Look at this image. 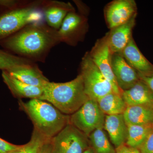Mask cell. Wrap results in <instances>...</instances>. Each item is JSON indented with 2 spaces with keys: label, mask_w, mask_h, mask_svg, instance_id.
<instances>
[{
  "label": "cell",
  "mask_w": 153,
  "mask_h": 153,
  "mask_svg": "<svg viewBox=\"0 0 153 153\" xmlns=\"http://www.w3.org/2000/svg\"><path fill=\"white\" fill-rule=\"evenodd\" d=\"M139 150L141 153H153V123L146 139Z\"/></svg>",
  "instance_id": "d4e9b609"
},
{
  "label": "cell",
  "mask_w": 153,
  "mask_h": 153,
  "mask_svg": "<svg viewBox=\"0 0 153 153\" xmlns=\"http://www.w3.org/2000/svg\"><path fill=\"white\" fill-rule=\"evenodd\" d=\"M19 104L32 121L34 128L47 139H52L69 124L70 115L45 100L34 99L24 102L20 100Z\"/></svg>",
  "instance_id": "7a4b0ae2"
},
{
  "label": "cell",
  "mask_w": 153,
  "mask_h": 153,
  "mask_svg": "<svg viewBox=\"0 0 153 153\" xmlns=\"http://www.w3.org/2000/svg\"><path fill=\"white\" fill-rule=\"evenodd\" d=\"M97 101L105 115L123 114L127 107L122 94L114 91L104 95Z\"/></svg>",
  "instance_id": "ffe728a7"
},
{
  "label": "cell",
  "mask_w": 153,
  "mask_h": 153,
  "mask_svg": "<svg viewBox=\"0 0 153 153\" xmlns=\"http://www.w3.org/2000/svg\"><path fill=\"white\" fill-rule=\"evenodd\" d=\"M115 148L126 143L128 135V126L123 114L105 115L104 128Z\"/></svg>",
  "instance_id": "2e32d148"
},
{
  "label": "cell",
  "mask_w": 153,
  "mask_h": 153,
  "mask_svg": "<svg viewBox=\"0 0 153 153\" xmlns=\"http://www.w3.org/2000/svg\"><path fill=\"white\" fill-rule=\"evenodd\" d=\"M104 12L106 25L111 30L137 16L136 3L134 0H114L106 5Z\"/></svg>",
  "instance_id": "30bf717a"
},
{
  "label": "cell",
  "mask_w": 153,
  "mask_h": 153,
  "mask_svg": "<svg viewBox=\"0 0 153 153\" xmlns=\"http://www.w3.org/2000/svg\"><path fill=\"white\" fill-rule=\"evenodd\" d=\"M152 124L148 125H128L126 143L128 146L139 149L152 129Z\"/></svg>",
  "instance_id": "44dd1931"
},
{
  "label": "cell",
  "mask_w": 153,
  "mask_h": 153,
  "mask_svg": "<svg viewBox=\"0 0 153 153\" xmlns=\"http://www.w3.org/2000/svg\"><path fill=\"white\" fill-rule=\"evenodd\" d=\"M111 63L117 83L122 91L129 89L140 80L137 72L120 53L112 54Z\"/></svg>",
  "instance_id": "8fae6325"
},
{
  "label": "cell",
  "mask_w": 153,
  "mask_h": 153,
  "mask_svg": "<svg viewBox=\"0 0 153 153\" xmlns=\"http://www.w3.org/2000/svg\"><path fill=\"white\" fill-rule=\"evenodd\" d=\"M79 74L82 76L85 94L89 99L97 101L104 95L114 91L110 82L91 58L89 52H86L82 57Z\"/></svg>",
  "instance_id": "5b68a950"
},
{
  "label": "cell",
  "mask_w": 153,
  "mask_h": 153,
  "mask_svg": "<svg viewBox=\"0 0 153 153\" xmlns=\"http://www.w3.org/2000/svg\"><path fill=\"white\" fill-rule=\"evenodd\" d=\"M40 100L48 102L64 114L71 115L89 99L84 91L82 76L65 82L48 81Z\"/></svg>",
  "instance_id": "3957f363"
},
{
  "label": "cell",
  "mask_w": 153,
  "mask_h": 153,
  "mask_svg": "<svg viewBox=\"0 0 153 153\" xmlns=\"http://www.w3.org/2000/svg\"><path fill=\"white\" fill-rule=\"evenodd\" d=\"M88 138L94 153H116L115 148L110 142L103 129L94 131Z\"/></svg>",
  "instance_id": "7402d4cb"
},
{
  "label": "cell",
  "mask_w": 153,
  "mask_h": 153,
  "mask_svg": "<svg viewBox=\"0 0 153 153\" xmlns=\"http://www.w3.org/2000/svg\"><path fill=\"white\" fill-rule=\"evenodd\" d=\"M43 0L20 1L13 7L0 13V42L33 23L45 22Z\"/></svg>",
  "instance_id": "277c9868"
},
{
  "label": "cell",
  "mask_w": 153,
  "mask_h": 153,
  "mask_svg": "<svg viewBox=\"0 0 153 153\" xmlns=\"http://www.w3.org/2000/svg\"><path fill=\"white\" fill-rule=\"evenodd\" d=\"M136 17L135 16L126 24L111 29L105 34L111 54L121 53L133 38Z\"/></svg>",
  "instance_id": "4fadbf2b"
},
{
  "label": "cell",
  "mask_w": 153,
  "mask_h": 153,
  "mask_svg": "<svg viewBox=\"0 0 153 153\" xmlns=\"http://www.w3.org/2000/svg\"><path fill=\"white\" fill-rule=\"evenodd\" d=\"M91 58L101 71L102 74L111 84L114 91L122 94L111 67V54L105 36L98 39L91 50L89 52Z\"/></svg>",
  "instance_id": "9c48e42d"
},
{
  "label": "cell",
  "mask_w": 153,
  "mask_h": 153,
  "mask_svg": "<svg viewBox=\"0 0 153 153\" xmlns=\"http://www.w3.org/2000/svg\"><path fill=\"white\" fill-rule=\"evenodd\" d=\"M3 81L13 95L17 98L40 99L43 95V88L28 85L15 78L6 71H2Z\"/></svg>",
  "instance_id": "e0dca14e"
},
{
  "label": "cell",
  "mask_w": 153,
  "mask_h": 153,
  "mask_svg": "<svg viewBox=\"0 0 153 153\" xmlns=\"http://www.w3.org/2000/svg\"><path fill=\"white\" fill-rule=\"evenodd\" d=\"M83 153H94L93 151L92 150V149L89 146V147L87 148Z\"/></svg>",
  "instance_id": "f546056e"
},
{
  "label": "cell",
  "mask_w": 153,
  "mask_h": 153,
  "mask_svg": "<svg viewBox=\"0 0 153 153\" xmlns=\"http://www.w3.org/2000/svg\"><path fill=\"white\" fill-rule=\"evenodd\" d=\"M20 146L13 144L0 138V153H9L18 149Z\"/></svg>",
  "instance_id": "484cf974"
},
{
  "label": "cell",
  "mask_w": 153,
  "mask_h": 153,
  "mask_svg": "<svg viewBox=\"0 0 153 153\" xmlns=\"http://www.w3.org/2000/svg\"><path fill=\"white\" fill-rule=\"evenodd\" d=\"M105 117L97 101L89 98L78 110L70 115L69 124L89 137L96 130L104 128Z\"/></svg>",
  "instance_id": "8992f818"
},
{
  "label": "cell",
  "mask_w": 153,
  "mask_h": 153,
  "mask_svg": "<svg viewBox=\"0 0 153 153\" xmlns=\"http://www.w3.org/2000/svg\"><path fill=\"white\" fill-rule=\"evenodd\" d=\"M60 43L58 31L45 22L25 26L0 42L8 52L34 63H44L51 49Z\"/></svg>",
  "instance_id": "6da1fadb"
},
{
  "label": "cell",
  "mask_w": 153,
  "mask_h": 153,
  "mask_svg": "<svg viewBox=\"0 0 153 153\" xmlns=\"http://www.w3.org/2000/svg\"><path fill=\"white\" fill-rule=\"evenodd\" d=\"M116 153H141L140 150L128 146L126 143L115 148Z\"/></svg>",
  "instance_id": "4316f807"
},
{
  "label": "cell",
  "mask_w": 153,
  "mask_h": 153,
  "mask_svg": "<svg viewBox=\"0 0 153 153\" xmlns=\"http://www.w3.org/2000/svg\"><path fill=\"white\" fill-rule=\"evenodd\" d=\"M122 96L127 106L153 105V92L140 79L129 89L123 91Z\"/></svg>",
  "instance_id": "ac0fdd59"
},
{
  "label": "cell",
  "mask_w": 153,
  "mask_h": 153,
  "mask_svg": "<svg viewBox=\"0 0 153 153\" xmlns=\"http://www.w3.org/2000/svg\"><path fill=\"white\" fill-rule=\"evenodd\" d=\"M49 140L34 128L29 142L21 145L19 148L9 153H38L43 145Z\"/></svg>",
  "instance_id": "603a6c76"
},
{
  "label": "cell",
  "mask_w": 153,
  "mask_h": 153,
  "mask_svg": "<svg viewBox=\"0 0 153 153\" xmlns=\"http://www.w3.org/2000/svg\"><path fill=\"white\" fill-rule=\"evenodd\" d=\"M51 153H83L90 146L88 137L68 124L51 140Z\"/></svg>",
  "instance_id": "52a82bcc"
},
{
  "label": "cell",
  "mask_w": 153,
  "mask_h": 153,
  "mask_svg": "<svg viewBox=\"0 0 153 153\" xmlns=\"http://www.w3.org/2000/svg\"><path fill=\"white\" fill-rule=\"evenodd\" d=\"M123 116L127 125L153 123V105L128 106Z\"/></svg>",
  "instance_id": "d6986e66"
},
{
  "label": "cell",
  "mask_w": 153,
  "mask_h": 153,
  "mask_svg": "<svg viewBox=\"0 0 153 153\" xmlns=\"http://www.w3.org/2000/svg\"><path fill=\"white\" fill-rule=\"evenodd\" d=\"M120 54L139 74L145 76L153 74V64L140 51L133 38Z\"/></svg>",
  "instance_id": "5bb4252c"
},
{
  "label": "cell",
  "mask_w": 153,
  "mask_h": 153,
  "mask_svg": "<svg viewBox=\"0 0 153 153\" xmlns=\"http://www.w3.org/2000/svg\"><path fill=\"white\" fill-rule=\"evenodd\" d=\"M51 140H49L44 143L38 153H51L52 146Z\"/></svg>",
  "instance_id": "f1b7e54d"
},
{
  "label": "cell",
  "mask_w": 153,
  "mask_h": 153,
  "mask_svg": "<svg viewBox=\"0 0 153 153\" xmlns=\"http://www.w3.org/2000/svg\"><path fill=\"white\" fill-rule=\"evenodd\" d=\"M88 30L86 13L74 10L68 13L57 31L60 43L74 47L84 40Z\"/></svg>",
  "instance_id": "ba28073f"
},
{
  "label": "cell",
  "mask_w": 153,
  "mask_h": 153,
  "mask_svg": "<svg viewBox=\"0 0 153 153\" xmlns=\"http://www.w3.org/2000/svg\"><path fill=\"white\" fill-rule=\"evenodd\" d=\"M139 76L140 79L144 82L153 92V74L149 76H143L139 74Z\"/></svg>",
  "instance_id": "83f0119b"
},
{
  "label": "cell",
  "mask_w": 153,
  "mask_h": 153,
  "mask_svg": "<svg viewBox=\"0 0 153 153\" xmlns=\"http://www.w3.org/2000/svg\"><path fill=\"white\" fill-rule=\"evenodd\" d=\"M33 63L7 51L0 49V69L2 71H8L17 66Z\"/></svg>",
  "instance_id": "cb8c5ba5"
},
{
  "label": "cell",
  "mask_w": 153,
  "mask_h": 153,
  "mask_svg": "<svg viewBox=\"0 0 153 153\" xmlns=\"http://www.w3.org/2000/svg\"><path fill=\"white\" fill-rule=\"evenodd\" d=\"M7 72L24 83L42 88L49 81L35 63L17 66Z\"/></svg>",
  "instance_id": "9a60e30c"
},
{
  "label": "cell",
  "mask_w": 153,
  "mask_h": 153,
  "mask_svg": "<svg viewBox=\"0 0 153 153\" xmlns=\"http://www.w3.org/2000/svg\"><path fill=\"white\" fill-rule=\"evenodd\" d=\"M74 10L75 9L70 2L43 0L42 10L44 21L49 27L57 31L68 13Z\"/></svg>",
  "instance_id": "7c38bea8"
}]
</instances>
